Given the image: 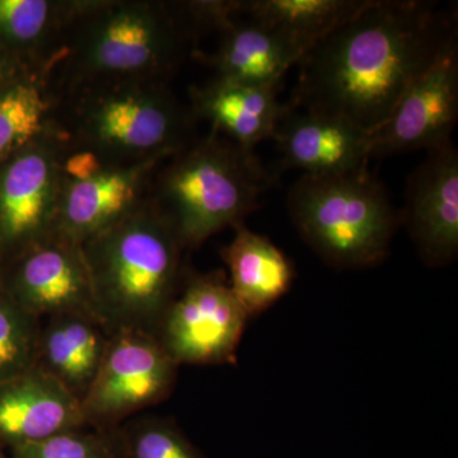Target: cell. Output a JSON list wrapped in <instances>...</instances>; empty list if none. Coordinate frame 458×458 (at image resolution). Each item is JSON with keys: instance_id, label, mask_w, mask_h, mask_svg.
I'll list each match as a JSON object with an SVG mask.
<instances>
[{"instance_id": "cell-1", "label": "cell", "mask_w": 458, "mask_h": 458, "mask_svg": "<svg viewBox=\"0 0 458 458\" xmlns=\"http://www.w3.org/2000/svg\"><path fill=\"white\" fill-rule=\"evenodd\" d=\"M456 33L438 3L367 0L304 54L289 102L375 131Z\"/></svg>"}, {"instance_id": "cell-2", "label": "cell", "mask_w": 458, "mask_h": 458, "mask_svg": "<svg viewBox=\"0 0 458 458\" xmlns=\"http://www.w3.org/2000/svg\"><path fill=\"white\" fill-rule=\"evenodd\" d=\"M176 2L82 0L50 69L60 96L111 81H165L198 50Z\"/></svg>"}, {"instance_id": "cell-3", "label": "cell", "mask_w": 458, "mask_h": 458, "mask_svg": "<svg viewBox=\"0 0 458 458\" xmlns=\"http://www.w3.org/2000/svg\"><path fill=\"white\" fill-rule=\"evenodd\" d=\"M96 312L110 334L155 336L188 265L179 237L152 201L82 245Z\"/></svg>"}, {"instance_id": "cell-4", "label": "cell", "mask_w": 458, "mask_h": 458, "mask_svg": "<svg viewBox=\"0 0 458 458\" xmlns=\"http://www.w3.org/2000/svg\"><path fill=\"white\" fill-rule=\"evenodd\" d=\"M57 120L73 146L106 165L168 159L194 140L189 105L165 81H111L60 96Z\"/></svg>"}, {"instance_id": "cell-5", "label": "cell", "mask_w": 458, "mask_h": 458, "mask_svg": "<svg viewBox=\"0 0 458 458\" xmlns=\"http://www.w3.org/2000/svg\"><path fill=\"white\" fill-rule=\"evenodd\" d=\"M273 181L254 150L210 131L157 168L149 200L189 251L223 229L243 225Z\"/></svg>"}, {"instance_id": "cell-6", "label": "cell", "mask_w": 458, "mask_h": 458, "mask_svg": "<svg viewBox=\"0 0 458 458\" xmlns=\"http://www.w3.org/2000/svg\"><path fill=\"white\" fill-rule=\"evenodd\" d=\"M288 210L304 242L337 270L382 264L401 225L400 210L369 165L327 176L302 174L289 191Z\"/></svg>"}, {"instance_id": "cell-7", "label": "cell", "mask_w": 458, "mask_h": 458, "mask_svg": "<svg viewBox=\"0 0 458 458\" xmlns=\"http://www.w3.org/2000/svg\"><path fill=\"white\" fill-rule=\"evenodd\" d=\"M249 318L225 271L188 267L155 337L179 366L233 364Z\"/></svg>"}, {"instance_id": "cell-8", "label": "cell", "mask_w": 458, "mask_h": 458, "mask_svg": "<svg viewBox=\"0 0 458 458\" xmlns=\"http://www.w3.org/2000/svg\"><path fill=\"white\" fill-rule=\"evenodd\" d=\"M179 367L150 334H111L98 376L81 401L84 424L117 429L141 410L158 405L174 391Z\"/></svg>"}, {"instance_id": "cell-9", "label": "cell", "mask_w": 458, "mask_h": 458, "mask_svg": "<svg viewBox=\"0 0 458 458\" xmlns=\"http://www.w3.org/2000/svg\"><path fill=\"white\" fill-rule=\"evenodd\" d=\"M68 144V135L57 123L0 164V264L53 233Z\"/></svg>"}, {"instance_id": "cell-10", "label": "cell", "mask_w": 458, "mask_h": 458, "mask_svg": "<svg viewBox=\"0 0 458 458\" xmlns=\"http://www.w3.org/2000/svg\"><path fill=\"white\" fill-rule=\"evenodd\" d=\"M458 116V38L452 36L397 102L369 131V158L436 149L452 141Z\"/></svg>"}, {"instance_id": "cell-11", "label": "cell", "mask_w": 458, "mask_h": 458, "mask_svg": "<svg viewBox=\"0 0 458 458\" xmlns=\"http://www.w3.org/2000/svg\"><path fill=\"white\" fill-rule=\"evenodd\" d=\"M0 288L41 319L60 313L98 318L82 246L55 233L3 261Z\"/></svg>"}, {"instance_id": "cell-12", "label": "cell", "mask_w": 458, "mask_h": 458, "mask_svg": "<svg viewBox=\"0 0 458 458\" xmlns=\"http://www.w3.org/2000/svg\"><path fill=\"white\" fill-rule=\"evenodd\" d=\"M427 153L410 176L400 218L421 261L438 269L458 256V152L451 141Z\"/></svg>"}, {"instance_id": "cell-13", "label": "cell", "mask_w": 458, "mask_h": 458, "mask_svg": "<svg viewBox=\"0 0 458 458\" xmlns=\"http://www.w3.org/2000/svg\"><path fill=\"white\" fill-rule=\"evenodd\" d=\"M165 161L105 165L84 179H64L53 233L82 246L123 221L146 203L153 174Z\"/></svg>"}, {"instance_id": "cell-14", "label": "cell", "mask_w": 458, "mask_h": 458, "mask_svg": "<svg viewBox=\"0 0 458 458\" xmlns=\"http://www.w3.org/2000/svg\"><path fill=\"white\" fill-rule=\"evenodd\" d=\"M271 140H276L286 167L311 176L360 170L370 159L369 131L335 114L302 110L292 104Z\"/></svg>"}, {"instance_id": "cell-15", "label": "cell", "mask_w": 458, "mask_h": 458, "mask_svg": "<svg viewBox=\"0 0 458 458\" xmlns=\"http://www.w3.org/2000/svg\"><path fill=\"white\" fill-rule=\"evenodd\" d=\"M280 84H250L213 78L189 90V107L195 119L210 125V131L222 135L247 150L273 138L282 117L291 108L280 102Z\"/></svg>"}, {"instance_id": "cell-16", "label": "cell", "mask_w": 458, "mask_h": 458, "mask_svg": "<svg viewBox=\"0 0 458 458\" xmlns=\"http://www.w3.org/2000/svg\"><path fill=\"white\" fill-rule=\"evenodd\" d=\"M89 428L81 403L40 369L0 384V445L11 448Z\"/></svg>"}, {"instance_id": "cell-17", "label": "cell", "mask_w": 458, "mask_h": 458, "mask_svg": "<svg viewBox=\"0 0 458 458\" xmlns=\"http://www.w3.org/2000/svg\"><path fill=\"white\" fill-rule=\"evenodd\" d=\"M307 50L278 30L256 21L237 20L221 33L213 53L197 50L191 57L209 66L214 78L250 84H280Z\"/></svg>"}, {"instance_id": "cell-18", "label": "cell", "mask_w": 458, "mask_h": 458, "mask_svg": "<svg viewBox=\"0 0 458 458\" xmlns=\"http://www.w3.org/2000/svg\"><path fill=\"white\" fill-rule=\"evenodd\" d=\"M110 337V331L96 316H50L41 322L36 367L81 403L98 376Z\"/></svg>"}, {"instance_id": "cell-19", "label": "cell", "mask_w": 458, "mask_h": 458, "mask_svg": "<svg viewBox=\"0 0 458 458\" xmlns=\"http://www.w3.org/2000/svg\"><path fill=\"white\" fill-rule=\"evenodd\" d=\"M234 237L223 246L232 292L249 318H256L288 293L294 280L292 261L269 238L243 225L234 227Z\"/></svg>"}, {"instance_id": "cell-20", "label": "cell", "mask_w": 458, "mask_h": 458, "mask_svg": "<svg viewBox=\"0 0 458 458\" xmlns=\"http://www.w3.org/2000/svg\"><path fill=\"white\" fill-rule=\"evenodd\" d=\"M81 4L82 0H0V49L50 74Z\"/></svg>"}, {"instance_id": "cell-21", "label": "cell", "mask_w": 458, "mask_h": 458, "mask_svg": "<svg viewBox=\"0 0 458 458\" xmlns=\"http://www.w3.org/2000/svg\"><path fill=\"white\" fill-rule=\"evenodd\" d=\"M60 93L50 74L32 69L0 92V164L59 123Z\"/></svg>"}, {"instance_id": "cell-22", "label": "cell", "mask_w": 458, "mask_h": 458, "mask_svg": "<svg viewBox=\"0 0 458 458\" xmlns=\"http://www.w3.org/2000/svg\"><path fill=\"white\" fill-rule=\"evenodd\" d=\"M367 0H242V16L285 33L309 51Z\"/></svg>"}, {"instance_id": "cell-23", "label": "cell", "mask_w": 458, "mask_h": 458, "mask_svg": "<svg viewBox=\"0 0 458 458\" xmlns=\"http://www.w3.org/2000/svg\"><path fill=\"white\" fill-rule=\"evenodd\" d=\"M41 322L0 288V384L35 369Z\"/></svg>"}, {"instance_id": "cell-24", "label": "cell", "mask_w": 458, "mask_h": 458, "mask_svg": "<svg viewBox=\"0 0 458 458\" xmlns=\"http://www.w3.org/2000/svg\"><path fill=\"white\" fill-rule=\"evenodd\" d=\"M12 458H126L122 430H66L12 448Z\"/></svg>"}, {"instance_id": "cell-25", "label": "cell", "mask_w": 458, "mask_h": 458, "mask_svg": "<svg viewBox=\"0 0 458 458\" xmlns=\"http://www.w3.org/2000/svg\"><path fill=\"white\" fill-rule=\"evenodd\" d=\"M120 430L126 458H205L172 419L140 418Z\"/></svg>"}, {"instance_id": "cell-26", "label": "cell", "mask_w": 458, "mask_h": 458, "mask_svg": "<svg viewBox=\"0 0 458 458\" xmlns=\"http://www.w3.org/2000/svg\"><path fill=\"white\" fill-rule=\"evenodd\" d=\"M176 4L198 38L204 32L222 33L242 17V0H192Z\"/></svg>"}, {"instance_id": "cell-27", "label": "cell", "mask_w": 458, "mask_h": 458, "mask_svg": "<svg viewBox=\"0 0 458 458\" xmlns=\"http://www.w3.org/2000/svg\"><path fill=\"white\" fill-rule=\"evenodd\" d=\"M32 69L38 68L7 50L0 49V92Z\"/></svg>"}, {"instance_id": "cell-28", "label": "cell", "mask_w": 458, "mask_h": 458, "mask_svg": "<svg viewBox=\"0 0 458 458\" xmlns=\"http://www.w3.org/2000/svg\"><path fill=\"white\" fill-rule=\"evenodd\" d=\"M0 458H5V457H4V456H3V454H0Z\"/></svg>"}]
</instances>
